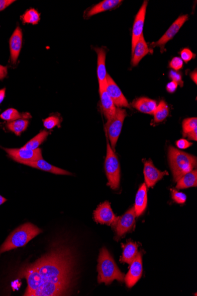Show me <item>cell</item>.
<instances>
[{
  "label": "cell",
  "mask_w": 197,
  "mask_h": 296,
  "mask_svg": "<svg viewBox=\"0 0 197 296\" xmlns=\"http://www.w3.org/2000/svg\"><path fill=\"white\" fill-rule=\"evenodd\" d=\"M73 264L72 252L60 247L23 267L18 276L27 282L24 295H65L72 285Z\"/></svg>",
  "instance_id": "6da1fadb"
},
{
  "label": "cell",
  "mask_w": 197,
  "mask_h": 296,
  "mask_svg": "<svg viewBox=\"0 0 197 296\" xmlns=\"http://www.w3.org/2000/svg\"><path fill=\"white\" fill-rule=\"evenodd\" d=\"M98 283L111 284L115 280L124 281L125 275L119 269L113 257L106 248H102L98 258Z\"/></svg>",
  "instance_id": "7a4b0ae2"
},
{
  "label": "cell",
  "mask_w": 197,
  "mask_h": 296,
  "mask_svg": "<svg viewBox=\"0 0 197 296\" xmlns=\"http://www.w3.org/2000/svg\"><path fill=\"white\" fill-rule=\"evenodd\" d=\"M168 159L175 182L196 166V158L188 153L179 151L174 147H169Z\"/></svg>",
  "instance_id": "3957f363"
},
{
  "label": "cell",
  "mask_w": 197,
  "mask_h": 296,
  "mask_svg": "<svg viewBox=\"0 0 197 296\" xmlns=\"http://www.w3.org/2000/svg\"><path fill=\"white\" fill-rule=\"evenodd\" d=\"M42 233V230L31 223L22 225L7 238L0 247V254L26 246L30 241Z\"/></svg>",
  "instance_id": "277c9868"
},
{
  "label": "cell",
  "mask_w": 197,
  "mask_h": 296,
  "mask_svg": "<svg viewBox=\"0 0 197 296\" xmlns=\"http://www.w3.org/2000/svg\"><path fill=\"white\" fill-rule=\"evenodd\" d=\"M105 168L108 180V186L113 190L118 189L120 188L121 179L120 162L113 149L108 142Z\"/></svg>",
  "instance_id": "5b68a950"
},
{
  "label": "cell",
  "mask_w": 197,
  "mask_h": 296,
  "mask_svg": "<svg viewBox=\"0 0 197 296\" xmlns=\"http://www.w3.org/2000/svg\"><path fill=\"white\" fill-rule=\"evenodd\" d=\"M127 116V111L124 109L118 108L114 117L107 122L106 130L110 138L112 149L114 150L120 137L124 122Z\"/></svg>",
  "instance_id": "8992f818"
},
{
  "label": "cell",
  "mask_w": 197,
  "mask_h": 296,
  "mask_svg": "<svg viewBox=\"0 0 197 296\" xmlns=\"http://www.w3.org/2000/svg\"><path fill=\"white\" fill-rule=\"evenodd\" d=\"M4 150L13 161L25 165L27 163L43 159L42 150L39 148L36 150L25 147Z\"/></svg>",
  "instance_id": "52a82bcc"
},
{
  "label": "cell",
  "mask_w": 197,
  "mask_h": 296,
  "mask_svg": "<svg viewBox=\"0 0 197 296\" xmlns=\"http://www.w3.org/2000/svg\"><path fill=\"white\" fill-rule=\"evenodd\" d=\"M136 213L134 207L129 209L121 216L117 217L112 226L117 234V238H121L131 231L135 223Z\"/></svg>",
  "instance_id": "ba28073f"
},
{
  "label": "cell",
  "mask_w": 197,
  "mask_h": 296,
  "mask_svg": "<svg viewBox=\"0 0 197 296\" xmlns=\"http://www.w3.org/2000/svg\"><path fill=\"white\" fill-rule=\"evenodd\" d=\"M188 20V15H183L179 17V18L172 23V25L169 27L164 35H163L157 42H155L151 44V47H159L160 48L161 52L164 53L165 51V46L166 43L169 41H170L177 34L181 29L182 26Z\"/></svg>",
  "instance_id": "9c48e42d"
},
{
  "label": "cell",
  "mask_w": 197,
  "mask_h": 296,
  "mask_svg": "<svg viewBox=\"0 0 197 296\" xmlns=\"http://www.w3.org/2000/svg\"><path fill=\"white\" fill-rule=\"evenodd\" d=\"M105 88L112 101H113L115 106H117L118 108L130 107L127 98H125L124 95L122 93L120 87L117 86V84L115 83V82L109 74H107Z\"/></svg>",
  "instance_id": "30bf717a"
},
{
  "label": "cell",
  "mask_w": 197,
  "mask_h": 296,
  "mask_svg": "<svg viewBox=\"0 0 197 296\" xmlns=\"http://www.w3.org/2000/svg\"><path fill=\"white\" fill-rule=\"evenodd\" d=\"M142 257V252L138 253L137 256L131 263L130 270L124 278L126 284L129 288L134 286L142 277V272H143Z\"/></svg>",
  "instance_id": "8fae6325"
},
{
  "label": "cell",
  "mask_w": 197,
  "mask_h": 296,
  "mask_svg": "<svg viewBox=\"0 0 197 296\" xmlns=\"http://www.w3.org/2000/svg\"><path fill=\"white\" fill-rule=\"evenodd\" d=\"M148 1H144L141 8L135 17L132 36V53L139 38L143 35V29L145 19L146 12L148 6Z\"/></svg>",
  "instance_id": "7c38bea8"
},
{
  "label": "cell",
  "mask_w": 197,
  "mask_h": 296,
  "mask_svg": "<svg viewBox=\"0 0 197 296\" xmlns=\"http://www.w3.org/2000/svg\"><path fill=\"white\" fill-rule=\"evenodd\" d=\"M94 219L98 224L111 226L117 219L111 207L110 202L106 201L100 204L94 210Z\"/></svg>",
  "instance_id": "4fadbf2b"
},
{
  "label": "cell",
  "mask_w": 197,
  "mask_h": 296,
  "mask_svg": "<svg viewBox=\"0 0 197 296\" xmlns=\"http://www.w3.org/2000/svg\"><path fill=\"white\" fill-rule=\"evenodd\" d=\"M144 174L145 184L148 188H153L165 175H168L167 171L161 172L155 168L151 160L144 163Z\"/></svg>",
  "instance_id": "5bb4252c"
},
{
  "label": "cell",
  "mask_w": 197,
  "mask_h": 296,
  "mask_svg": "<svg viewBox=\"0 0 197 296\" xmlns=\"http://www.w3.org/2000/svg\"><path fill=\"white\" fill-rule=\"evenodd\" d=\"M10 57L13 64H16L18 61L23 44V33L19 26L14 31L10 39Z\"/></svg>",
  "instance_id": "9a60e30c"
},
{
  "label": "cell",
  "mask_w": 197,
  "mask_h": 296,
  "mask_svg": "<svg viewBox=\"0 0 197 296\" xmlns=\"http://www.w3.org/2000/svg\"><path fill=\"white\" fill-rule=\"evenodd\" d=\"M97 55V75L100 89L104 88L107 81L106 57L107 51L104 47H95Z\"/></svg>",
  "instance_id": "2e32d148"
},
{
  "label": "cell",
  "mask_w": 197,
  "mask_h": 296,
  "mask_svg": "<svg viewBox=\"0 0 197 296\" xmlns=\"http://www.w3.org/2000/svg\"><path fill=\"white\" fill-rule=\"evenodd\" d=\"M100 94L102 108H103L105 117H106L108 121L110 120L116 113L117 108L110 95L105 90V87L100 89Z\"/></svg>",
  "instance_id": "e0dca14e"
},
{
  "label": "cell",
  "mask_w": 197,
  "mask_h": 296,
  "mask_svg": "<svg viewBox=\"0 0 197 296\" xmlns=\"http://www.w3.org/2000/svg\"><path fill=\"white\" fill-rule=\"evenodd\" d=\"M147 188L143 183L138 189L135 197V211L136 216H139L144 213L147 208L148 203Z\"/></svg>",
  "instance_id": "ac0fdd59"
},
{
  "label": "cell",
  "mask_w": 197,
  "mask_h": 296,
  "mask_svg": "<svg viewBox=\"0 0 197 296\" xmlns=\"http://www.w3.org/2000/svg\"><path fill=\"white\" fill-rule=\"evenodd\" d=\"M25 165L32 167V168H33L41 170V171L52 173H53V174L61 175H72V173H70L69 172L64 171L63 169L57 168L56 166L50 165V163L44 161L43 159L38 160V161H36L27 163Z\"/></svg>",
  "instance_id": "d6986e66"
},
{
  "label": "cell",
  "mask_w": 197,
  "mask_h": 296,
  "mask_svg": "<svg viewBox=\"0 0 197 296\" xmlns=\"http://www.w3.org/2000/svg\"><path fill=\"white\" fill-rule=\"evenodd\" d=\"M149 52V49L147 43L146 42L144 35H142L138 41L133 52L132 53V65L133 66H137L140 61L146 55H147Z\"/></svg>",
  "instance_id": "ffe728a7"
},
{
  "label": "cell",
  "mask_w": 197,
  "mask_h": 296,
  "mask_svg": "<svg viewBox=\"0 0 197 296\" xmlns=\"http://www.w3.org/2000/svg\"><path fill=\"white\" fill-rule=\"evenodd\" d=\"M122 2L121 0H105L90 8L85 15L86 18H90L97 14L116 8Z\"/></svg>",
  "instance_id": "44dd1931"
},
{
  "label": "cell",
  "mask_w": 197,
  "mask_h": 296,
  "mask_svg": "<svg viewBox=\"0 0 197 296\" xmlns=\"http://www.w3.org/2000/svg\"><path fill=\"white\" fill-rule=\"evenodd\" d=\"M132 106L145 114H154L158 106L157 102L148 98H139L134 101Z\"/></svg>",
  "instance_id": "7402d4cb"
},
{
  "label": "cell",
  "mask_w": 197,
  "mask_h": 296,
  "mask_svg": "<svg viewBox=\"0 0 197 296\" xmlns=\"http://www.w3.org/2000/svg\"><path fill=\"white\" fill-rule=\"evenodd\" d=\"M122 246L123 248V253L120 261L122 263L131 264L138 254V244L133 242H128L126 245H122Z\"/></svg>",
  "instance_id": "603a6c76"
},
{
  "label": "cell",
  "mask_w": 197,
  "mask_h": 296,
  "mask_svg": "<svg viewBox=\"0 0 197 296\" xmlns=\"http://www.w3.org/2000/svg\"><path fill=\"white\" fill-rule=\"evenodd\" d=\"M197 186V172L196 170H192V171L186 173L180 178L176 184V188L178 189H184Z\"/></svg>",
  "instance_id": "cb8c5ba5"
},
{
  "label": "cell",
  "mask_w": 197,
  "mask_h": 296,
  "mask_svg": "<svg viewBox=\"0 0 197 296\" xmlns=\"http://www.w3.org/2000/svg\"><path fill=\"white\" fill-rule=\"evenodd\" d=\"M0 118L3 120L12 122L19 119H27L31 118V115L29 113H20L18 110L14 108H9L0 115Z\"/></svg>",
  "instance_id": "d4e9b609"
},
{
  "label": "cell",
  "mask_w": 197,
  "mask_h": 296,
  "mask_svg": "<svg viewBox=\"0 0 197 296\" xmlns=\"http://www.w3.org/2000/svg\"><path fill=\"white\" fill-rule=\"evenodd\" d=\"M29 123L28 120L26 119H19V120L9 122L7 127L9 130L13 132L17 135H20L28 127Z\"/></svg>",
  "instance_id": "484cf974"
},
{
  "label": "cell",
  "mask_w": 197,
  "mask_h": 296,
  "mask_svg": "<svg viewBox=\"0 0 197 296\" xmlns=\"http://www.w3.org/2000/svg\"><path fill=\"white\" fill-rule=\"evenodd\" d=\"M49 134V132L46 130H43L39 132L38 134L30 139L29 142L24 145L23 147L36 150L39 149V146L45 141Z\"/></svg>",
  "instance_id": "4316f807"
},
{
  "label": "cell",
  "mask_w": 197,
  "mask_h": 296,
  "mask_svg": "<svg viewBox=\"0 0 197 296\" xmlns=\"http://www.w3.org/2000/svg\"><path fill=\"white\" fill-rule=\"evenodd\" d=\"M153 115H154V121L157 123L165 120L169 115L168 105L164 101H161Z\"/></svg>",
  "instance_id": "83f0119b"
},
{
  "label": "cell",
  "mask_w": 197,
  "mask_h": 296,
  "mask_svg": "<svg viewBox=\"0 0 197 296\" xmlns=\"http://www.w3.org/2000/svg\"><path fill=\"white\" fill-rule=\"evenodd\" d=\"M22 19L23 23L32 24L33 25H36L39 23L40 15L36 10L30 9L24 14Z\"/></svg>",
  "instance_id": "f1b7e54d"
},
{
  "label": "cell",
  "mask_w": 197,
  "mask_h": 296,
  "mask_svg": "<svg viewBox=\"0 0 197 296\" xmlns=\"http://www.w3.org/2000/svg\"><path fill=\"white\" fill-rule=\"evenodd\" d=\"M197 128V118L196 117L185 119L182 122L183 136L186 137L189 132Z\"/></svg>",
  "instance_id": "f546056e"
},
{
  "label": "cell",
  "mask_w": 197,
  "mask_h": 296,
  "mask_svg": "<svg viewBox=\"0 0 197 296\" xmlns=\"http://www.w3.org/2000/svg\"><path fill=\"white\" fill-rule=\"evenodd\" d=\"M44 127L47 130H51L55 127L56 126L60 124V120L56 116H50L43 121Z\"/></svg>",
  "instance_id": "4dcf8cb0"
},
{
  "label": "cell",
  "mask_w": 197,
  "mask_h": 296,
  "mask_svg": "<svg viewBox=\"0 0 197 296\" xmlns=\"http://www.w3.org/2000/svg\"><path fill=\"white\" fill-rule=\"evenodd\" d=\"M172 198L174 201L179 204H184L186 202V196L185 194L177 191L175 189H171Z\"/></svg>",
  "instance_id": "1f68e13d"
},
{
  "label": "cell",
  "mask_w": 197,
  "mask_h": 296,
  "mask_svg": "<svg viewBox=\"0 0 197 296\" xmlns=\"http://www.w3.org/2000/svg\"><path fill=\"white\" fill-rule=\"evenodd\" d=\"M180 54H181V59L182 61H184L185 63L189 62L195 56V54L192 52V51L188 48L183 49L181 51Z\"/></svg>",
  "instance_id": "d6a6232c"
},
{
  "label": "cell",
  "mask_w": 197,
  "mask_h": 296,
  "mask_svg": "<svg viewBox=\"0 0 197 296\" xmlns=\"http://www.w3.org/2000/svg\"><path fill=\"white\" fill-rule=\"evenodd\" d=\"M183 63H183L181 57H175L171 60L170 63H169V67L177 71L182 69Z\"/></svg>",
  "instance_id": "836d02e7"
},
{
  "label": "cell",
  "mask_w": 197,
  "mask_h": 296,
  "mask_svg": "<svg viewBox=\"0 0 197 296\" xmlns=\"http://www.w3.org/2000/svg\"><path fill=\"white\" fill-rule=\"evenodd\" d=\"M169 78L172 80V81L175 82L176 84H178V86H180L181 87L184 86V82H183L182 80V76L181 73L179 72H175L174 70H171L169 72Z\"/></svg>",
  "instance_id": "e575fe53"
},
{
  "label": "cell",
  "mask_w": 197,
  "mask_h": 296,
  "mask_svg": "<svg viewBox=\"0 0 197 296\" xmlns=\"http://www.w3.org/2000/svg\"><path fill=\"white\" fill-rule=\"evenodd\" d=\"M176 145L177 146V147L180 149H186L192 145V142H189L186 139L182 138L179 139L176 142Z\"/></svg>",
  "instance_id": "d590c367"
},
{
  "label": "cell",
  "mask_w": 197,
  "mask_h": 296,
  "mask_svg": "<svg viewBox=\"0 0 197 296\" xmlns=\"http://www.w3.org/2000/svg\"><path fill=\"white\" fill-rule=\"evenodd\" d=\"M15 1L14 0H0V12L3 11Z\"/></svg>",
  "instance_id": "8d00e7d4"
},
{
  "label": "cell",
  "mask_w": 197,
  "mask_h": 296,
  "mask_svg": "<svg viewBox=\"0 0 197 296\" xmlns=\"http://www.w3.org/2000/svg\"><path fill=\"white\" fill-rule=\"evenodd\" d=\"M178 84L175 83L174 81L171 82L167 84L166 86V91L168 92L169 93H174V92L177 89Z\"/></svg>",
  "instance_id": "74e56055"
},
{
  "label": "cell",
  "mask_w": 197,
  "mask_h": 296,
  "mask_svg": "<svg viewBox=\"0 0 197 296\" xmlns=\"http://www.w3.org/2000/svg\"><path fill=\"white\" fill-rule=\"evenodd\" d=\"M8 73V67L0 64V80L5 79Z\"/></svg>",
  "instance_id": "f35d334b"
},
{
  "label": "cell",
  "mask_w": 197,
  "mask_h": 296,
  "mask_svg": "<svg viewBox=\"0 0 197 296\" xmlns=\"http://www.w3.org/2000/svg\"><path fill=\"white\" fill-rule=\"evenodd\" d=\"M186 137H188L189 139L192 140H197V128L194 129L193 131L189 132V133L186 135Z\"/></svg>",
  "instance_id": "ab89813d"
},
{
  "label": "cell",
  "mask_w": 197,
  "mask_h": 296,
  "mask_svg": "<svg viewBox=\"0 0 197 296\" xmlns=\"http://www.w3.org/2000/svg\"><path fill=\"white\" fill-rule=\"evenodd\" d=\"M6 88H3V89L0 90V104H1L3 100H5L6 96Z\"/></svg>",
  "instance_id": "60d3db41"
},
{
  "label": "cell",
  "mask_w": 197,
  "mask_h": 296,
  "mask_svg": "<svg viewBox=\"0 0 197 296\" xmlns=\"http://www.w3.org/2000/svg\"><path fill=\"white\" fill-rule=\"evenodd\" d=\"M190 76H191V79L194 82V83L196 84V82H197V72H196V69H195L194 70V72H192L191 73V75H190Z\"/></svg>",
  "instance_id": "b9f144b4"
},
{
  "label": "cell",
  "mask_w": 197,
  "mask_h": 296,
  "mask_svg": "<svg viewBox=\"0 0 197 296\" xmlns=\"http://www.w3.org/2000/svg\"><path fill=\"white\" fill-rule=\"evenodd\" d=\"M7 201V199L3 197L2 196L0 195V205H3V203H5Z\"/></svg>",
  "instance_id": "7bdbcfd3"
}]
</instances>
